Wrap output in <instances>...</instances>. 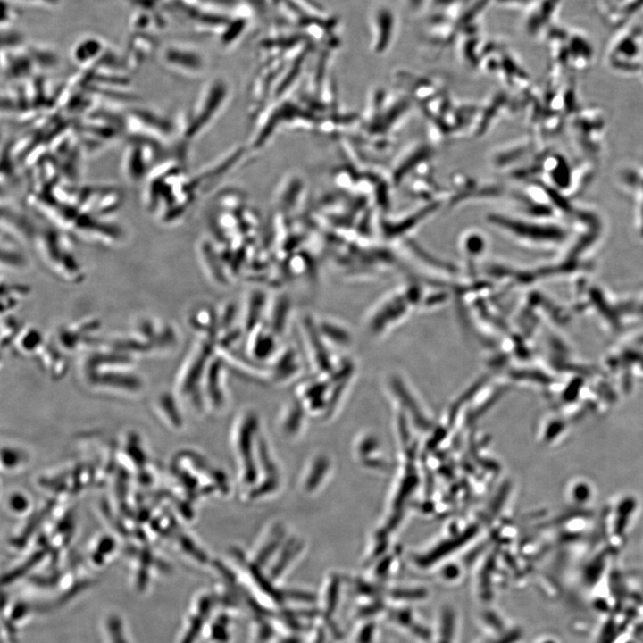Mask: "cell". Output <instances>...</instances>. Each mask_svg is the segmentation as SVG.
I'll list each match as a JSON object with an SVG mask.
<instances>
[{
  "mask_svg": "<svg viewBox=\"0 0 643 643\" xmlns=\"http://www.w3.org/2000/svg\"><path fill=\"white\" fill-rule=\"evenodd\" d=\"M398 17L387 4H378L371 11L369 29L371 46L374 52H386L395 41L398 31Z\"/></svg>",
  "mask_w": 643,
  "mask_h": 643,
  "instance_id": "cell-1",
  "label": "cell"
},
{
  "mask_svg": "<svg viewBox=\"0 0 643 643\" xmlns=\"http://www.w3.org/2000/svg\"><path fill=\"white\" fill-rule=\"evenodd\" d=\"M100 643H134L126 617L118 610L105 611L98 625Z\"/></svg>",
  "mask_w": 643,
  "mask_h": 643,
  "instance_id": "cell-2",
  "label": "cell"
},
{
  "mask_svg": "<svg viewBox=\"0 0 643 643\" xmlns=\"http://www.w3.org/2000/svg\"><path fill=\"white\" fill-rule=\"evenodd\" d=\"M207 607L202 598L188 607L176 637V643H196L204 627Z\"/></svg>",
  "mask_w": 643,
  "mask_h": 643,
  "instance_id": "cell-3",
  "label": "cell"
},
{
  "mask_svg": "<svg viewBox=\"0 0 643 643\" xmlns=\"http://www.w3.org/2000/svg\"><path fill=\"white\" fill-rule=\"evenodd\" d=\"M322 338H327L330 344L338 347L349 345L350 336L347 329L339 322L325 319L317 324Z\"/></svg>",
  "mask_w": 643,
  "mask_h": 643,
  "instance_id": "cell-4",
  "label": "cell"
},
{
  "mask_svg": "<svg viewBox=\"0 0 643 643\" xmlns=\"http://www.w3.org/2000/svg\"><path fill=\"white\" fill-rule=\"evenodd\" d=\"M406 4L413 10L418 9L424 0H404Z\"/></svg>",
  "mask_w": 643,
  "mask_h": 643,
  "instance_id": "cell-5",
  "label": "cell"
}]
</instances>
